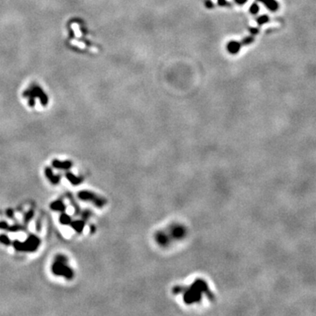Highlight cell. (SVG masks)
Listing matches in <instances>:
<instances>
[{
	"instance_id": "6da1fadb",
	"label": "cell",
	"mask_w": 316,
	"mask_h": 316,
	"mask_svg": "<svg viewBox=\"0 0 316 316\" xmlns=\"http://www.w3.org/2000/svg\"><path fill=\"white\" fill-rule=\"evenodd\" d=\"M22 98L26 100L27 106L29 107H35L38 103L41 107H46L48 103V96L38 84H31L25 90Z\"/></svg>"
},
{
	"instance_id": "7a4b0ae2",
	"label": "cell",
	"mask_w": 316,
	"mask_h": 316,
	"mask_svg": "<svg viewBox=\"0 0 316 316\" xmlns=\"http://www.w3.org/2000/svg\"><path fill=\"white\" fill-rule=\"evenodd\" d=\"M51 271L56 276L64 277L66 279H72L74 271L68 266V258L63 255H57L51 266Z\"/></svg>"
},
{
	"instance_id": "3957f363",
	"label": "cell",
	"mask_w": 316,
	"mask_h": 316,
	"mask_svg": "<svg viewBox=\"0 0 316 316\" xmlns=\"http://www.w3.org/2000/svg\"><path fill=\"white\" fill-rule=\"evenodd\" d=\"M15 250L21 252H34L36 251L40 244V240L35 235H30L25 242L15 240L12 242Z\"/></svg>"
},
{
	"instance_id": "277c9868",
	"label": "cell",
	"mask_w": 316,
	"mask_h": 316,
	"mask_svg": "<svg viewBox=\"0 0 316 316\" xmlns=\"http://www.w3.org/2000/svg\"><path fill=\"white\" fill-rule=\"evenodd\" d=\"M77 197H78V199H80L83 201H92L97 206H101L103 205L102 199H100L94 193L88 191H82L78 192Z\"/></svg>"
},
{
	"instance_id": "5b68a950",
	"label": "cell",
	"mask_w": 316,
	"mask_h": 316,
	"mask_svg": "<svg viewBox=\"0 0 316 316\" xmlns=\"http://www.w3.org/2000/svg\"><path fill=\"white\" fill-rule=\"evenodd\" d=\"M45 176L48 179V181H50V183L54 185H56L60 183V180H61V177L59 175H56L54 172H53V169L50 167H46L45 168Z\"/></svg>"
},
{
	"instance_id": "8992f818",
	"label": "cell",
	"mask_w": 316,
	"mask_h": 316,
	"mask_svg": "<svg viewBox=\"0 0 316 316\" xmlns=\"http://www.w3.org/2000/svg\"><path fill=\"white\" fill-rule=\"evenodd\" d=\"M52 166L57 169H69L72 166L71 161H60L57 159H54L52 161Z\"/></svg>"
},
{
	"instance_id": "52a82bcc",
	"label": "cell",
	"mask_w": 316,
	"mask_h": 316,
	"mask_svg": "<svg viewBox=\"0 0 316 316\" xmlns=\"http://www.w3.org/2000/svg\"><path fill=\"white\" fill-rule=\"evenodd\" d=\"M49 208L51 210L55 211V212H62V213H63V212H65L67 207L61 199H58V200L53 201L51 204L49 205Z\"/></svg>"
},
{
	"instance_id": "ba28073f",
	"label": "cell",
	"mask_w": 316,
	"mask_h": 316,
	"mask_svg": "<svg viewBox=\"0 0 316 316\" xmlns=\"http://www.w3.org/2000/svg\"><path fill=\"white\" fill-rule=\"evenodd\" d=\"M70 226L74 229L76 233H82V231L84 230V227L85 226V221H81V220H77V221H72Z\"/></svg>"
},
{
	"instance_id": "9c48e42d",
	"label": "cell",
	"mask_w": 316,
	"mask_h": 316,
	"mask_svg": "<svg viewBox=\"0 0 316 316\" xmlns=\"http://www.w3.org/2000/svg\"><path fill=\"white\" fill-rule=\"evenodd\" d=\"M65 177H66V178L70 181V183L72 184V185H77L81 184V182H82V178H80V177L75 176L74 174L71 173V172H67V173L65 174Z\"/></svg>"
},
{
	"instance_id": "30bf717a",
	"label": "cell",
	"mask_w": 316,
	"mask_h": 316,
	"mask_svg": "<svg viewBox=\"0 0 316 316\" xmlns=\"http://www.w3.org/2000/svg\"><path fill=\"white\" fill-rule=\"evenodd\" d=\"M59 221H60V223L62 224V225H70V222L72 221V219H71V217H70L69 214H67V213H65L63 212V213H62V214L60 215Z\"/></svg>"
},
{
	"instance_id": "8fae6325",
	"label": "cell",
	"mask_w": 316,
	"mask_h": 316,
	"mask_svg": "<svg viewBox=\"0 0 316 316\" xmlns=\"http://www.w3.org/2000/svg\"><path fill=\"white\" fill-rule=\"evenodd\" d=\"M34 212L33 210H29L24 216V223H29L32 221V219L34 218Z\"/></svg>"
},
{
	"instance_id": "7c38bea8",
	"label": "cell",
	"mask_w": 316,
	"mask_h": 316,
	"mask_svg": "<svg viewBox=\"0 0 316 316\" xmlns=\"http://www.w3.org/2000/svg\"><path fill=\"white\" fill-rule=\"evenodd\" d=\"M0 243L4 244L5 246H9L10 244H12V242L6 235L3 234V235H0Z\"/></svg>"
},
{
	"instance_id": "4fadbf2b",
	"label": "cell",
	"mask_w": 316,
	"mask_h": 316,
	"mask_svg": "<svg viewBox=\"0 0 316 316\" xmlns=\"http://www.w3.org/2000/svg\"><path fill=\"white\" fill-rule=\"evenodd\" d=\"M22 228V227L20 226V225H19V224H16V225H13V226H12V227H9V231H11V232H17V231H19V230H20Z\"/></svg>"
},
{
	"instance_id": "5bb4252c",
	"label": "cell",
	"mask_w": 316,
	"mask_h": 316,
	"mask_svg": "<svg viewBox=\"0 0 316 316\" xmlns=\"http://www.w3.org/2000/svg\"><path fill=\"white\" fill-rule=\"evenodd\" d=\"M9 224L7 223L6 221H0V229H2V230H8L9 229Z\"/></svg>"
},
{
	"instance_id": "9a60e30c",
	"label": "cell",
	"mask_w": 316,
	"mask_h": 316,
	"mask_svg": "<svg viewBox=\"0 0 316 316\" xmlns=\"http://www.w3.org/2000/svg\"><path fill=\"white\" fill-rule=\"evenodd\" d=\"M5 213H6V215H7L9 218H12V217H13V215H14V211H13L12 209L9 208V209H7V210H6Z\"/></svg>"
},
{
	"instance_id": "2e32d148",
	"label": "cell",
	"mask_w": 316,
	"mask_h": 316,
	"mask_svg": "<svg viewBox=\"0 0 316 316\" xmlns=\"http://www.w3.org/2000/svg\"><path fill=\"white\" fill-rule=\"evenodd\" d=\"M251 10H252V12H257V10H258V8H257V5H254V6H252Z\"/></svg>"
}]
</instances>
